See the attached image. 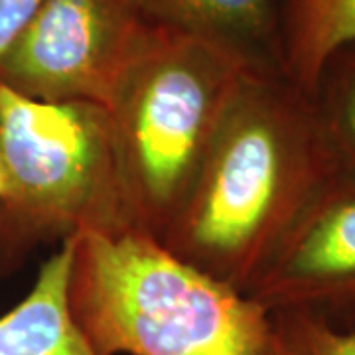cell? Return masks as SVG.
<instances>
[{
  "instance_id": "cell-4",
  "label": "cell",
  "mask_w": 355,
  "mask_h": 355,
  "mask_svg": "<svg viewBox=\"0 0 355 355\" xmlns=\"http://www.w3.org/2000/svg\"><path fill=\"white\" fill-rule=\"evenodd\" d=\"M0 270L81 231L132 227L105 107L36 101L0 85Z\"/></svg>"
},
{
  "instance_id": "cell-6",
  "label": "cell",
  "mask_w": 355,
  "mask_h": 355,
  "mask_svg": "<svg viewBox=\"0 0 355 355\" xmlns=\"http://www.w3.org/2000/svg\"><path fill=\"white\" fill-rule=\"evenodd\" d=\"M268 312L355 328V174L342 170L308 207L247 294Z\"/></svg>"
},
{
  "instance_id": "cell-2",
  "label": "cell",
  "mask_w": 355,
  "mask_h": 355,
  "mask_svg": "<svg viewBox=\"0 0 355 355\" xmlns=\"http://www.w3.org/2000/svg\"><path fill=\"white\" fill-rule=\"evenodd\" d=\"M69 308L101 355H265L270 312L128 227L76 235Z\"/></svg>"
},
{
  "instance_id": "cell-13",
  "label": "cell",
  "mask_w": 355,
  "mask_h": 355,
  "mask_svg": "<svg viewBox=\"0 0 355 355\" xmlns=\"http://www.w3.org/2000/svg\"><path fill=\"white\" fill-rule=\"evenodd\" d=\"M4 186H6V180H4V168H2V160H0V198L4 193Z\"/></svg>"
},
{
  "instance_id": "cell-11",
  "label": "cell",
  "mask_w": 355,
  "mask_h": 355,
  "mask_svg": "<svg viewBox=\"0 0 355 355\" xmlns=\"http://www.w3.org/2000/svg\"><path fill=\"white\" fill-rule=\"evenodd\" d=\"M265 355H355V328L340 330L304 312H270Z\"/></svg>"
},
{
  "instance_id": "cell-7",
  "label": "cell",
  "mask_w": 355,
  "mask_h": 355,
  "mask_svg": "<svg viewBox=\"0 0 355 355\" xmlns=\"http://www.w3.org/2000/svg\"><path fill=\"white\" fill-rule=\"evenodd\" d=\"M76 235L42 263L30 292L0 316V355H101L69 308L67 284Z\"/></svg>"
},
{
  "instance_id": "cell-3",
  "label": "cell",
  "mask_w": 355,
  "mask_h": 355,
  "mask_svg": "<svg viewBox=\"0 0 355 355\" xmlns=\"http://www.w3.org/2000/svg\"><path fill=\"white\" fill-rule=\"evenodd\" d=\"M251 67L259 65L216 42L150 26L107 105L132 227L164 237Z\"/></svg>"
},
{
  "instance_id": "cell-9",
  "label": "cell",
  "mask_w": 355,
  "mask_h": 355,
  "mask_svg": "<svg viewBox=\"0 0 355 355\" xmlns=\"http://www.w3.org/2000/svg\"><path fill=\"white\" fill-rule=\"evenodd\" d=\"M355 44V0H280V71L314 95L326 62Z\"/></svg>"
},
{
  "instance_id": "cell-10",
  "label": "cell",
  "mask_w": 355,
  "mask_h": 355,
  "mask_svg": "<svg viewBox=\"0 0 355 355\" xmlns=\"http://www.w3.org/2000/svg\"><path fill=\"white\" fill-rule=\"evenodd\" d=\"M312 99L340 164L355 174V44L326 62Z\"/></svg>"
},
{
  "instance_id": "cell-12",
  "label": "cell",
  "mask_w": 355,
  "mask_h": 355,
  "mask_svg": "<svg viewBox=\"0 0 355 355\" xmlns=\"http://www.w3.org/2000/svg\"><path fill=\"white\" fill-rule=\"evenodd\" d=\"M44 0H0V60L20 38Z\"/></svg>"
},
{
  "instance_id": "cell-5",
  "label": "cell",
  "mask_w": 355,
  "mask_h": 355,
  "mask_svg": "<svg viewBox=\"0 0 355 355\" xmlns=\"http://www.w3.org/2000/svg\"><path fill=\"white\" fill-rule=\"evenodd\" d=\"M150 26L137 0H44L0 60V85L36 101L107 109Z\"/></svg>"
},
{
  "instance_id": "cell-8",
  "label": "cell",
  "mask_w": 355,
  "mask_h": 355,
  "mask_svg": "<svg viewBox=\"0 0 355 355\" xmlns=\"http://www.w3.org/2000/svg\"><path fill=\"white\" fill-rule=\"evenodd\" d=\"M153 24L216 42L259 67H277L280 0H137Z\"/></svg>"
},
{
  "instance_id": "cell-1",
  "label": "cell",
  "mask_w": 355,
  "mask_h": 355,
  "mask_svg": "<svg viewBox=\"0 0 355 355\" xmlns=\"http://www.w3.org/2000/svg\"><path fill=\"white\" fill-rule=\"evenodd\" d=\"M342 170L314 99L277 67H251L160 241L205 275L249 294Z\"/></svg>"
}]
</instances>
